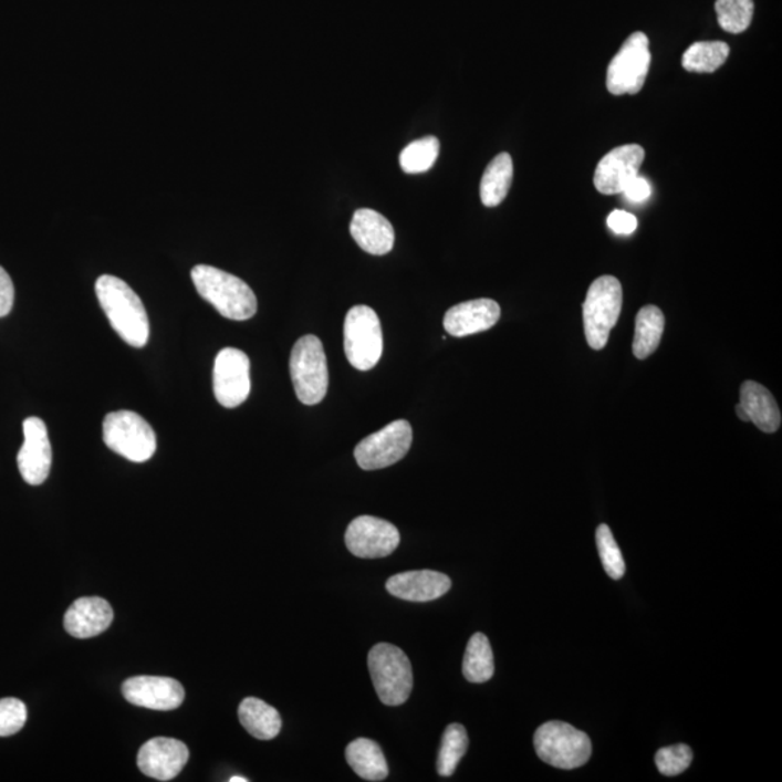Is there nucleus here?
<instances>
[{
    "instance_id": "1",
    "label": "nucleus",
    "mask_w": 782,
    "mask_h": 782,
    "mask_svg": "<svg viewBox=\"0 0 782 782\" xmlns=\"http://www.w3.org/2000/svg\"><path fill=\"white\" fill-rule=\"evenodd\" d=\"M96 296L111 326L126 344L143 348L149 338L147 311L137 293L115 275H101L96 281Z\"/></svg>"
},
{
    "instance_id": "2",
    "label": "nucleus",
    "mask_w": 782,
    "mask_h": 782,
    "mask_svg": "<svg viewBox=\"0 0 782 782\" xmlns=\"http://www.w3.org/2000/svg\"><path fill=\"white\" fill-rule=\"evenodd\" d=\"M191 280L201 299L231 321L251 320L257 313V298L246 281L205 264L191 270Z\"/></svg>"
},
{
    "instance_id": "3",
    "label": "nucleus",
    "mask_w": 782,
    "mask_h": 782,
    "mask_svg": "<svg viewBox=\"0 0 782 782\" xmlns=\"http://www.w3.org/2000/svg\"><path fill=\"white\" fill-rule=\"evenodd\" d=\"M622 303V284L613 275H602L590 285L583 304L584 332L590 348L601 351L607 345L608 336L619 321Z\"/></svg>"
},
{
    "instance_id": "4",
    "label": "nucleus",
    "mask_w": 782,
    "mask_h": 782,
    "mask_svg": "<svg viewBox=\"0 0 782 782\" xmlns=\"http://www.w3.org/2000/svg\"><path fill=\"white\" fill-rule=\"evenodd\" d=\"M368 669L378 699L386 706H400L414 690V669L407 655L390 644H378L368 654Z\"/></svg>"
},
{
    "instance_id": "5",
    "label": "nucleus",
    "mask_w": 782,
    "mask_h": 782,
    "mask_svg": "<svg viewBox=\"0 0 782 782\" xmlns=\"http://www.w3.org/2000/svg\"><path fill=\"white\" fill-rule=\"evenodd\" d=\"M290 376L298 399L303 405L315 406L325 399L330 373L325 351L317 336L306 335L294 344L290 357Z\"/></svg>"
},
{
    "instance_id": "6",
    "label": "nucleus",
    "mask_w": 782,
    "mask_h": 782,
    "mask_svg": "<svg viewBox=\"0 0 782 782\" xmlns=\"http://www.w3.org/2000/svg\"><path fill=\"white\" fill-rule=\"evenodd\" d=\"M533 743L538 757L548 765L560 770H575L585 765L593 752L587 734L559 720L538 728Z\"/></svg>"
},
{
    "instance_id": "7",
    "label": "nucleus",
    "mask_w": 782,
    "mask_h": 782,
    "mask_svg": "<svg viewBox=\"0 0 782 782\" xmlns=\"http://www.w3.org/2000/svg\"><path fill=\"white\" fill-rule=\"evenodd\" d=\"M103 441L133 462H145L157 451L156 432L148 421L129 410L112 411L103 420Z\"/></svg>"
},
{
    "instance_id": "8",
    "label": "nucleus",
    "mask_w": 782,
    "mask_h": 782,
    "mask_svg": "<svg viewBox=\"0 0 782 782\" xmlns=\"http://www.w3.org/2000/svg\"><path fill=\"white\" fill-rule=\"evenodd\" d=\"M344 350L350 364L359 372H368L380 362L382 323L372 307L359 304L350 309L344 322Z\"/></svg>"
},
{
    "instance_id": "9",
    "label": "nucleus",
    "mask_w": 782,
    "mask_h": 782,
    "mask_svg": "<svg viewBox=\"0 0 782 782\" xmlns=\"http://www.w3.org/2000/svg\"><path fill=\"white\" fill-rule=\"evenodd\" d=\"M650 59L648 37L644 32H634L608 64L607 91L615 96L636 95L643 91Z\"/></svg>"
},
{
    "instance_id": "10",
    "label": "nucleus",
    "mask_w": 782,
    "mask_h": 782,
    "mask_svg": "<svg viewBox=\"0 0 782 782\" xmlns=\"http://www.w3.org/2000/svg\"><path fill=\"white\" fill-rule=\"evenodd\" d=\"M414 441L407 420H396L378 432L368 435L355 447L354 457L365 471L382 470L406 457Z\"/></svg>"
},
{
    "instance_id": "11",
    "label": "nucleus",
    "mask_w": 782,
    "mask_h": 782,
    "mask_svg": "<svg viewBox=\"0 0 782 782\" xmlns=\"http://www.w3.org/2000/svg\"><path fill=\"white\" fill-rule=\"evenodd\" d=\"M251 363L241 350L223 348L213 367V392L218 403L233 409L248 399L251 392Z\"/></svg>"
},
{
    "instance_id": "12",
    "label": "nucleus",
    "mask_w": 782,
    "mask_h": 782,
    "mask_svg": "<svg viewBox=\"0 0 782 782\" xmlns=\"http://www.w3.org/2000/svg\"><path fill=\"white\" fill-rule=\"evenodd\" d=\"M345 543L358 559H384L399 546L400 533L395 524L383 519L359 517L346 529Z\"/></svg>"
},
{
    "instance_id": "13",
    "label": "nucleus",
    "mask_w": 782,
    "mask_h": 782,
    "mask_svg": "<svg viewBox=\"0 0 782 782\" xmlns=\"http://www.w3.org/2000/svg\"><path fill=\"white\" fill-rule=\"evenodd\" d=\"M645 160V149L638 144L621 145L597 164L594 186L602 195H619L636 176Z\"/></svg>"
},
{
    "instance_id": "14",
    "label": "nucleus",
    "mask_w": 782,
    "mask_h": 782,
    "mask_svg": "<svg viewBox=\"0 0 782 782\" xmlns=\"http://www.w3.org/2000/svg\"><path fill=\"white\" fill-rule=\"evenodd\" d=\"M23 438L17 458L18 468L28 484L40 486L49 477L53 463V449L44 420L28 418L23 421Z\"/></svg>"
},
{
    "instance_id": "15",
    "label": "nucleus",
    "mask_w": 782,
    "mask_h": 782,
    "mask_svg": "<svg viewBox=\"0 0 782 782\" xmlns=\"http://www.w3.org/2000/svg\"><path fill=\"white\" fill-rule=\"evenodd\" d=\"M131 705L152 710H175L185 701V688L175 678L140 676L122 684Z\"/></svg>"
},
{
    "instance_id": "16",
    "label": "nucleus",
    "mask_w": 782,
    "mask_h": 782,
    "mask_svg": "<svg viewBox=\"0 0 782 782\" xmlns=\"http://www.w3.org/2000/svg\"><path fill=\"white\" fill-rule=\"evenodd\" d=\"M187 761H189V749L177 739H152L143 744L138 753L140 772L158 781L175 779Z\"/></svg>"
},
{
    "instance_id": "17",
    "label": "nucleus",
    "mask_w": 782,
    "mask_h": 782,
    "mask_svg": "<svg viewBox=\"0 0 782 782\" xmlns=\"http://www.w3.org/2000/svg\"><path fill=\"white\" fill-rule=\"evenodd\" d=\"M448 575L438 571H407L387 580V592L406 602L426 603L438 601L451 588Z\"/></svg>"
},
{
    "instance_id": "18",
    "label": "nucleus",
    "mask_w": 782,
    "mask_h": 782,
    "mask_svg": "<svg viewBox=\"0 0 782 782\" xmlns=\"http://www.w3.org/2000/svg\"><path fill=\"white\" fill-rule=\"evenodd\" d=\"M502 311L498 302L491 299H476L449 309L445 313L444 327L456 338L489 331L499 322Z\"/></svg>"
},
{
    "instance_id": "19",
    "label": "nucleus",
    "mask_w": 782,
    "mask_h": 782,
    "mask_svg": "<svg viewBox=\"0 0 782 782\" xmlns=\"http://www.w3.org/2000/svg\"><path fill=\"white\" fill-rule=\"evenodd\" d=\"M114 621L111 604L101 597H83L69 607L64 616V627L77 639L101 635Z\"/></svg>"
},
{
    "instance_id": "20",
    "label": "nucleus",
    "mask_w": 782,
    "mask_h": 782,
    "mask_svg": "<svg viewBox=\"0 0 782 782\" xmlns=\"http://www.w3.org/2000/svg\"><path fill=\"white\" fill-rule=\"evenodd\" d=\"M354 241L365 252L386 256L395 247V229L382 213L373 209H358L350 227Z\"/></svg>"
},
{
    "instance_id": "21",
    "label": "nucleus",
    "mask_w": 782,
    "mask_h": 782,
    "mask_svg": "<svg viewBox=\"0 0 782 782\" xmlns=\"http://www.w3.org/2000/svg\"><path fill=\"white\" fill-rule=\"evenodd\" d=\"M741 405L749 421L765 434H774L781 426V411L774 396L762 384L744 382L741 387Z\"/></svg>"
},
{
    "instance_id": "22",
    "label": "nucleus",
    "mask_w": 782,
    "mask_h": 782,
    "mask_svg": "<svg viewBox=\"0 0 782 782\" xmlns=\"http://www.w3.org/2000/svg\"><path fill=\"white\" fill-rule=\"evenodd\" d=\"M346 761L358 776L365 781L387 779L388 765L382 748L372 739L359 738L351 742L345 751Z\"/></svg>"
},
{
    "instance_id": "23",
    "label": "nucleus",
    "mask_w": 782,
    "mask_h": 782,
    "mask_svg": "<svg viewBox=\"0 0 782 782\" xmlns=\"http://www.w3.org/2000/svg\"><path fill=\"white\" fill-rule=\"evenodd\" d=\"M238 716L247 732L260 741H271L280 733L279 711L256 697H248L241 702Z\"/></svg>"
},
{
    "instance_id": "24",
    "label": "nucleus",
    "mask_w": 782,
    "mask_h": 782,
    "mask_svg": "<svg viewBox=\"0 0 782 782\" xmlns=\"http://www.w3.org/2000/svg\"><path fill=\"white\" fill-rule=\"evenodd\" d=\"M513 180V160L510 154L496 156L487 166L480 185V198L487 208H496L508 196Z\"/></svg>"
},
{
    "instance_id": "25",
    "label": "nucleus",
    "mask_w": 782,
    "mask_h": 782,
    "mask_svg": "<svg viewBox=\"0 0 782 782\" xmlns=\"http://www.w3.org/2000/svg\"><path fill=\"white\" fill-rule=\"evenodd\" d=\"M665 326V317L661 309L657 306H645L640 309L636 316L634 354L636 358L645 359L657 351L661 342Z\"/></svg>"
},
{
    "instance_id": "26",
    "label": "nucleus",
    "mask_w": 782,
    "mask_h": 782,
    "mask_svg": "<svg viewBox=\"0 0 782 782\" xmlns=\"http://www.w3.org/2000/svg\"><path fill=\"white\" fill-rule=\"evenodd\" d=\"M463 677L470 682L481 684L494 676V657L489 638L482 634L471 636L462 663Z\"/></svg>"
},
{
    "instance_id": "27",
    "label": "nucleus",
    "mask_w": 782,
    "mask_h": 782,
    "mask_svg": "<svg viewBox=\"0 0 782 782\" xmlns=\"http://www.w3.org/2000/svg\"><path fill=\"white\" fill-rule=\"evenodd\" d=\"M729 54L730 49L726 42H695L682 54V69L690 73H715L722 67Z\"/></svg>"
},
{
    "instance_id": "28",
    "label": "nucleus",
    "mask_w": 782,
    "mask_h": 782,
    "mask_svg": "<svg viewBox=\"0 0 782 782\" xmlns=\"http://www.w3.org/2000/svg\"><path fill=\"white\" fill-rule=\"evenodd\" d=\"M468 734L462 724L452 723L445 729L441 748H439L437 771L441 776H451L458 763L466 755Z\"/></svg>"
},
{
    "instance_id": "29",
    "label": "nucleus",
    "mask_w": 782,
    "mask_h": 782,
    "mask_svg": "<svg viewBox=\"0 0 782 782\" xmlns=\"http://www.w3.org/2000/svg\"><path fill=\"white\" fill-rule=\"evenodd\" d=\"M439 148L441 144L432 135L414 140L400 153L402 170L407 175H420L430 170L438 160Z\"/></svg>"
},
{
    "instance_id": "30",
    "label": "nucleus",
    "mask_w": 782,
    "mask_h": 782,
    "mask_svg": "<svg viewBox=\"0 0 782 782\" xmlns=\"http://www.w3.org/2000/svg\"><path fill=\"white\" fill-rule=\"evenodd\" d=\"M719 25L730 34H741L751 25L755 4L753 0H716Z\"/></svg>"
},
{
    "instance_id": "31",
    "label": "nucleus",
    "mask_w": 782,
    "mask_h": 782,
    "mask_svg": "<svg viewBox=\"0 0 782 782\" xmlns=\"http://www.w3.org/2000/svg\"><path fill=\"white\" fill-rule=\"evenodd\" d=\"M596 542L598 554H601L602 564L608 577L621 580L626 573L625 561L619 550V545L613 536L611 528L607 524H601L596 532Z\"/></svg>"
},
{
    "instance_id": "32",
    "label": "nucleus",
    "mask_w": 782,
    "mask_h": 782,
    "mask_svg": "<svg viewBox=\"0 0 782 782\" xmlns=\"http://www.w3.org/2000/svg\"><path fill=\"white\" fill-rule=\"evenodd\" d=\"M691 748L684 743L659 749L657 755H655V763H657L658 771L667 776L682 774V772L688 770V767L691 765Z\"/></svg>"
},
{
    "instance_id": "33",
    "label": "nucleus",
    "mask_w": 782,
    "mask_h": 782,
    "mask_svg": "<svg viewBox=\"0 0 782 782\" xmlns=\"http://www.w3.org/2000/svg\"><path fill=\"white\" fill-rule=\"evenodd\" d=\"M27 707L21 700L8 697L0 700V738L12 737L27 723Z\"/></svg>"
},
{
    "instance_id": "34",
    "label": "nucleus",
    "mask_w": 782,
    "mask_h": 782,
    "mask_svg": "<svg viewBox=\"0 0 782 782\" xmlns=\"http://www.w3.org/2000/svg\"><path fill=\"white\" fill-rule=\"evenodd\" d=\"M608 228L617 236H630L638 228V219L635 215L625 212V210H613L607 218Z\"/></svg>"
},
{
    "instance_id": "35",
    "label": "nucleus",
    "mask_w": 782,
    "mask_h": 782,
    "mask_svg": "<svg viewBox=\"0 0 782 782\" xmlns=\"http://www.w3.org/2000/svg\"><path fill=\"white\" fill-rule=\"evenodd\" d=\"M15 302V288L11 275L0 267V317L8 316Z\"/></svg>"
},
{
    "instance_id": "36",
    "label": "nucleus",
    "mask_w": 782,
    "mask_h": 782,
    "mask_svg": "<svg viewBox=\"0 0 782 782\" xmlns=\"http://www.w3.org/2000/svg\"><path fill=\"white\" fill-rule=\"evenodd\" d=\"M625 198L634 204H643V201L648 200L650 195H653V187L650 183L643 176H636L634 180L625 187L622 191Z\"/></svg>"
},
{
    "instance_id": "37",
    "label": "nucleus",
    "mask_w": 782,
    "mask_h": 782,
    "mask_svg": "<svg viewBox=\"0 0 782 782\" xmlns=\"http://www.w3.org/2000/svg\"><path fill=\"white\" fill-rule=\"evenodd\" d=\"M737 415L739 419L743 421H749L747 410L743 409L741 403H739V405L737 406Z\"/></svg>"
},
{
    "instance_id": "38",
    "label": "nucleus",
    "mask_w": 782,
    "mask_h": 782,
    "mask_svg": "<svg viewBox=\"0 0 782 782\" xmlns=\"http://www.w3.org/2000/svg\"><path fill=\"white\" fill-rule=\"evenodd\" d=\"M229 781H231V782H248L247 779H243V776H240V775L232 776V779Z\"/></svg>"
}]
</instances>
